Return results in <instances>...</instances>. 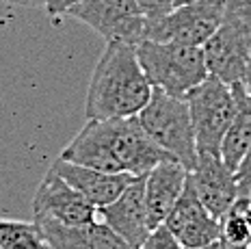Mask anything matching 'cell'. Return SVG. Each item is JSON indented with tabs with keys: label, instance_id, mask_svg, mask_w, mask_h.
Wrapping results in <instances>:
<instances>
[{
	"label": "cell",
	"instance_id": "6da1fadb",
	"mask_svg": "<svg viewBox=\"0 0 251 249\" xmlns=\"http://www.w3.org/2000/svg\"><path fill=\"white\" fill-rule=\"evenodd\" d=\"M59 158L108 174L145 178L163 160H174L141 128L137 117L87 119Z\"/></svg>",
	"mask_w": 251,
	"mask_h": 249
},
{
	"label": "cell",
	"instance_id": "7a4b0ae2",
	"mask_svg": "<svg viewBox=\"0 0 251 249\" xmlns=\"http://www.w3.org/2000/svg\"><path fill=\"white\" fill-rule=\"evenodd\" d=\"M151 98V85L139 63L137 46L106 41L87 89V119L137 117Z\"/></svg>",
	"mask_w": 251,
	"mask_h": 249
},
{
	"label": "cell",
	"instance_id": "3957f363",
	"mask_svg": "<svg viewBox=\"0 0 251 249\" xmlns=\"http://www.w3.org/2000/svg\"><path fill=\"white\" fill-rule=\"evenodd\" d=\"M137 56L151 89L174 98H186L208 76L203 52L197 46L145 39L137 44Z\"/></svg>",
	"mask_w": 251,
	"mask_h": 249
},
{
	"label": "cell",
	"instance_id": "277c9868",
	"mask_svg": "<svg viewBox=\"0 0 251 249\" xmlns=\"http://www.w3.org/2000/svg\"><path fill=\"white\" fill-rule=\"evenodd\" d=\"M145 134L174 160L193 171L197 163V143L191 113L184 98H174L151 89V98L137 115Z\"/></svg>",
	"mask_w": 251,
	"mask_h": 249
},
{
	"label": "cell",
	"instance_id": "5b68a950",
	"mask_svg": "<svg viewBox=\"0 0 251 249\" xmlns=\"http://www.w3.org/2000/svg\"><path fill=\"white\" fill-rule=\"evenodd\" d=\"M195 130L197 154H219L221 141L236 115V100L232 87L208 74L203 82L184 98Z\"/></svg>",
	"mask_w": 251,
	"mask_h": 249
},
{
	"label": "cell",
	"instance_id": "8992f818",
	"mask_svg": "<svg viewBox=\"0 0 251 249\" xmlns=\"http://www.w3.org/2000/svg\"><path fill=\"white\" fill-rule=\"evenodd\" d=\"M226 18V0H197L158 20H145V39L177 41L201 48ZM143 39V41H145Z\"/></svg>",
	"mask_w": 251,
	"mask_h": 249
},
{
	"label": "cell",
	"instance_id": "52a82bcc",
	"mask_svg": "<svg viewBox=\"0 0 251 249\" xmlns=\"http://www.w3.org/2000/svg\"><path fill=\"white\" fill-rule=\"evenodd\" d=\"M201 52L210 76H217L226 85L240 82L251 52V28L226 7L221 26L201 46Z\"/></svg>",
	"mask_w": 251,
	"mask_h": 249
},
{
	"label": "cell",
	"instance_id": "ba28073f",
	"mask_svg": "<svg viewBox=\"0 0 251 249\" xmlns=\"http://www.w3.org/2000/svg\"><path fill=\"white\" fill-rule=\"evenodd\" d=\"M67 15L91 26L104 41L137 46L145 39V15L134 0H85Z\"/></svg>",
	"mask_w": 251,
	"mask_h": 249
},
{
	"label": "cell",
	"instance_id": "9c48e42d",
	"mask_svg": "<svg viewBox=\"0 0 251 249\" xmlns=\"http://www.w3.org/2000/svg\"><path fill=\"white\" fill-rule=\"evenodd\" d=\"M163 225L176 236V241L182 247L210 245L221 236V223L214 215H210V210L197 197L195 186L191 182V175L186 178L182 195L177 197L176 206L167 215Z\"/></svg>",
	"mask_w": 251,
	"mask_h": 249
},
{
	"label": "cell",
	"instance_id": "30bf717a",
	"mask_svg": "<svg viewBox=\"0 0 251 249\" xmlns=\"http://www.w3.org/2000/svg\"><path fill=\"white\" fill-rule=\"evenodd\" d=\"M33 215L48 217L65 225H85L98 219V208L89 204L74 186L48 169L33 197Z\"/></svg>",
	"mask_w": 251,
	"mask_h": 249
},
{
	"label": "cell",
	"instance_id": "8fae6325",
	"mask_svg": "<svg viewBox=\"0 0 251 249\" xmlns=\"http://www.w3.org/2000/svg\"><path fill=\"white\" fill-rule=\"evenodd\" d=\"M191 182L195 186V193L201 204L210 210L217 219L229 210V206L240 195V184L236 171H232L221 160L219 154H197V163L193 171H188Z\"/></svg>",
	"mask_w": 251,
	"mask_h": 249
},
{
	"label": "cell",
	"instance_id": "7c38bea8",
	"mask_svg": "<svg viewBox=\"0 0 251 249\" xmlns=\"http://www.w3.org/2000/svg\"><path fill=\"white\" fill-rule=\"evenodd\" d=\"M48 249H132L104 221L96 219L85 225H65L41 215H33Z\"/></svg>",
	"mask_w": 251,
	"mask_h": 249
},
{
	"label": "cell",
	"instance_id": "4fadbf2b",
	"mask_svg": "<svg viewBox=\"0 0 251 249\" xmlns=\"http://www.w3.org/2000/svg\"><path fill=\"white\" fill-rule=\"evenodd\" d=\"M98 219L104 221L113 232H117L132 249H139L141 243L151 232L145 208V184L143 178H137L126 191L104 208H98Z\"/></svg>",
	"mask_w": 251,
	"mask_h": 249
},
{
	"label": "cell",
	"instance_id": "5bb4252c",
	"mask_svg": "<svg viewBox=\"0 0 251 249\" xmlns=\"http://www.w3.org/2000/svg\"><path fill=\"white\" fill-rule=\"evenodd\" d=\"M50 169L70 186H74L78 193L96 208L108 206L124 193L126 186H130L137 180L130 174H108V171L100 169H89L63 158H56Z\"/></svg>",
	"mask_w": 251,
	"mask_h": 249
},
{
	"label": "cell",
	"instance_id": "9a60e30c",
	"mask_svg": "<svg viewBox=\"0 0 251 249\" xmlns=\"http://www.w3.org/2000/svg\"><path fill=\"white\" fill-rule=\"evenodd\" d=\"M186 178L188 169L182 167L177 160H163L143 178L145 208H148V221L151 230L165 223L177 197L182 195Z\"/></svg>",
	"mask_w": 251,
	"mask_h": 249
},
{
	"label": "cell",
	"instance_id": "2e32d148",
	"mask_svg": "<svg viewBox=\"0 0 251 249\" xmlns=\"http://www.w3.org/2000/svg\"><path fill=\"white\" fill-rule=\"evenodd\" d=\"M229 87H232L234 100H236V115L221 141L219 156L232 171H238L251 143V98L245 91L243 82H234Z\"/></svg>",
	"mask_w": 251,
	"mask_h": 249
},
{
	"label": "cell",
	"instance_id": "e0dca14e",
	"mask_svg": "<svg viewBox=\"0 0 251 249\" xmlns=\"http://www.w3.org/2000/svg\"><path fill=\"white\" fill-rule=\"evenodd\" d=\"M0 245L7 249H48L33 221L0 219Z\"/></svg>",
	"mask_w": 251,
	"mask_h": 249
},
{
	"label": "cell",
	"instance_id": "ac0fdd59",
	"mask_svg": "<svg viewBox=\"0 0 251 249\" xmlns=\"http://www.w3.org/2000/svg\"><path fill=\"white\" fill-rule=\"evenodd\" d=\"M251 201V195H238L236 201L229 206V210L219 219L221 223V241L236 247H249L251 245V232L245 221V208Z\"/></svg>",
	"mask_w": 251,
	"mask_h": 249
},
{
	"label": "cell",
	"instance_id": "d6986e66",
	"mask_svg": "<svg viewBox=\"0 0 251 249\" xmlns=\"http://www.w3.org/2000/svg\"><path fill=\"white\" fill-rule=\"evenodd\" d=\"M139 249H182V245L165 225H158L150 232L148 238L139 245Z\"/></svg>",
	"mask_w": 251,
	"mask_h": 249
},
{
	"label": "cell",
	"instance_id": "ffe728a7",
	"mask_svg": "<svg viewBox=\"0 0 251 249\" xmlns=\"http://www.w3.org/2000/svg\"><path fill=\"white\" fill-rule=\"evenodd\" d=\"M145 20H158L174 11V0H134Z\"/></svg>",
	"mask_w": 251,
	"mask_h": 249
},
{
	"label": "cell",
	"instance_id": "44dd1931",
	"mask_svg": "<svg viewBox=\"0 0 251 249\" xmlns=\"http://www.w3.org/2000/svg\"><path fill=\"white\" fill-rule=\"evenodd\" d=\"M236 178H238V184H240V195H251V143H249V149L245 154L243 163L236 171Z\"/></svg>",
	"mask_w": 251,
	"mask_h": 249
},
{
	"label": "cell",
	"instance_id": "7402d4cb",
	"mask_svg": "<svg viewBox=\"0 0 251 249\" xmlns=\"http://www.w3.org/2000/svg\"><path fill=\"white\" fill-rule=\"evenodd\" d=\"M226 7L251 28V0H226Z\"/></svg>",
	"mask_w": 251,
	"mask_h": 249
},
{
	"label": "cell",
	"instance_id": "603a6c76",
	"mask_svg": "<svg viewBox=\"0 0 251 249\" xmlns=\"http://www.w3.org/2000/svg\"><path fill=\"white\" fill-rule=\"evenodd\" d=\"M80 2H85V0H48V4L44 9L48 15H67Z\"/></svg>",
	"mask_w": 251,
	"mask_h": 249
},
{
	"label": "cell",
	"instance_id": "cb8c5ba5",
	"mask_svg": "<svg viewBox=\"0 0 251 249\" xmlns=\"http://www.w3.org/2000/svg\"><path fill=\"white\" fill-rule=\"evenodd\" d=\"M7 4H20V7H33V9H44L48 0H0Z\"/></svg>",
	"mask_w": 251,
	"mask_h": 249
},
{
	"label": "cell",
	"instance_id": "d4e9b609",
	"mask_svg": "<svg viewBox=\"0 0 251 249\" xmlns=\"http://www.w3.org/2000/svg\"><path fill=\"white\" fill-rule=\"evenodd\" d=\"M243 87H245V91L249 93V98H251V52H249V61H247V67H245V74H243Z\"/></svg>",
	"mask_w": 251,
	"mask_h": 249
},
{
	"label": "cell",
	"instance_id": "484cf974",
	"mask_svg": "<svg viewBox=\"0 0 251 249\" xmlns=\"http://www.w3.org/2000/svg\"><path fill=\"white\" fill-rule=\"evenodd\" d=\"M182 249H219V241L210 243V245H201V247H182Z\"/></svg>",
	"mask_w": 251,
	"mask_h": 249
},
{
	"label": "cell",
	"instance_id": "4316f807",
	"mask_svg": "<svg viewBox=\"0 0 251 249\" xmlns=\"http://www.w3.org/2000/svg\"><path fill=\"white\" fill-rule=\"evenodd\" d=\"M191 2H197V0H174V7H182V4H191Z\"/></svg>",
	"mask_w": 251,
	"mask_h": 249
},
{
	"label": "cell",
	"instance_id": "83f0119b",
	"mask_svg": "<svg viewBox=\"0 0 251 249\" xmlns=\"http://www.w3.org/2000/svg\"><path fill=\"white\" fill-rule=\"evenodd\" d=\"M0 249H7V247H2V245H0Z\"/></svg>",
	"mask_w": 251,
	"mask_h": 249
},
{
	"label": "cell",
	"instance_id": "f1b7e54d",
	"mask_svg": "<svg viewBox=\"0 0 251 249\" xmlns=\"http://www.w3.org/2000/svg\"><path fill=\"white\" fill-rule=\"evenodd\" d=\"M247 249H251V245H249V247H247Z\"/></svg>",
	"mask_w": 251,
	"mask_h": 249
}]
</instances>
